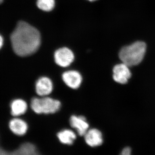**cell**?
<instances>
[{"mask_svg":"<svg viewBox=\"0 0 155 155\" xmlns=\"http://www.w3.org/2000/svg\"><path fill=\"white\" fill-rule=\"evenodd\" d=\"M4 44V39L2 36L0 34V49L2 48Z\"/></svg>","mask_w":155,"mask_h":155,"instance_id":"2e32d148","label":"cell"},{"mask_svg":"<svg viewBox=\"0 0 155 155\" xmlns=\"http://www.w3.org/2000/svg\"><path fill=\"white\" fill-rule=\"evenodd\" d=\"M11 114L18 116L25 114L27 110V103L22 99H16L12 102L11 105Z\"/></svg>","mask_w":155,"mask_h":155,"instance_id":"8fae6325","label":"cell"},{"mask_svg":"<svg viewBox=\"0 0 155 155\" xmlns=\"http://www.w3.org/2000/svg\"><path fill=\"white\" fill-rule=\"evenodd\" d=\"M52 81L47 77H42L39 78L35 84V90L37 94L40 96L45 97L52 92Z\"/></svg>","mask_w":155,"mask_h":155,"instance_id":"52a82bcc","label":"cell"},{"mask_svg":"<svg viewBox=\"0 0 155 155\" xmlns=\"http://www.w3.org/2000/svg\"><path fill=\"white\" fill-rule=\"evenodd\" d=\"M70 125L76 130L78 135L84 136L88 130L89 124L83 116H72L69 120Z\"/></svg>","mask_w":155,"mask_h":155,"instance_id":"ba28073f","label":"cell"},{"mask_svg":"<svg viewBox=\"0 0 155 155\" xmlns=\"http://www.w3.org/2000/svg\"><path fill=\"white\" fill-rule=\"evenodd\" d=\"M54 60L58 66L67 67L73 62L74 55L72 51L68 48H61L55 52Z\"/></svg>","mask_w":155,"mask_h":155,"instance_id":"277c9868","label":"cell"},{"mask_svg":"<svg viewBox=\"0 0 155 155\" xmlns=\"http://www.w3.org/2000/svg\"><path fill=\"white\" fill-rule=\"evenodd\" d=\"M57 136L61 143L69 145L73 144L76 138L75 134L69 129L61 130L57 134Z\"/></svg>","mask_w":155,"mask_h":155,"instance_id":"7c38bea8","label":"cell"},{"mask_svg":"<svg viewBox=\"0 0 155 155\" xmlns=\"http://www.w3.org/2000/svg\"><path fill=\"white\" fill-rule=\"evenodd\" d=\"M3 2V0H0V4H1V3H2Z\"/></svg>","mask_w":155,"mask_h":155,"instance_id":"ac0fdd59","label":"cell"},{"mask_svg":"<svg viewBox=\"0 0 155 155\" xmlns=\"http://www.w3.org/2000/svg\"><path fill=\"white\" fill-rule=\"evenodd\" d=\"M131 153V149L130 148L126 147L124 148L122 151L121 154L122 155H130Z\"/></svg>","mask_w":155,"mask_h":155,"instance_id":"9a60e30c","label":"cell"},{"mask_svg":"<svg viewBox=\"0 0 155 155\" xmlns=\"http://www.w3.org/2000/svg\"><path fill=\"white\" fill-rule=\"evenodd\" d=\"M7 153L4 150L2 149H0V155H5L7 154Z\"/></svg>","mask_w":155,"mask_h":155,"instance_id":"e0dca14e","label":"cell"},{"mask_svg":"<svg viewBox=\"0 0 155 155\" xmlns=\"http://www.w3.org/2000/svg\"><path fill=\"white\" fill-rule=\"evenodd\" d=\"M88 1H90V2H94V1H96V0H88Z\"/></svg>","mask_w":155,"mask_h":155,"instance_id":"d6986e66","label":"cell"},{"mask_svg":"<svg viewBox=\"0 0 155 155\" xmlns=\"http://www.w3.org/2000/svg\"><path fill=\"white\" fill-rule=\"evenodd\" d=\"M62 78L67 86L73 89L78 88L82 81L80 73L75 70H70L63 73Z\"/></svg>","mask_w":155,"mask_h":155,"instance_id":"8992f818","label":"cell"},{"mask_svg":"<svg viewBox=\"0 0 155 155\" xmlns=\"http://www.w3.org/2000/svg\"><path fill=\"white\" fill-rule=\"evenodd\" d=\"M146 45L142 41H137L122 48L119 53L120 60L128 67L138 65L144 58Z\"/></svg>","mask_w":155,"mask_h":155,"instance_id":"7a4b0ae2","label":"cell"},{"mask_svg":"<svg viewBox=\"0 0 155 155\" xmlns=\"http://www.w3.org/2000/svg\"><path fill=\"white\" fill-rule=\"evenodd\" d=\"M31 107L37 114H52L58 112L61 107L59 101L49 97L33 98L31 102Z\"/></svg>","mask_w":155,"mask_h":155,"instance_id":"3957f363","label":"cell"},{"mask_svg":"<svg viewBox=\"0 0 155 155\" xmlns=\"http://www.w3.org/2000/svg\"><path fill=\"white\" fill-rule=\"evenodd\" d=\"M36 147L30 143L22 144L18 149L14 151L11 154L21 155H35L38 154Z\"/></svg>","mask_w":155,"mask_h":155,"instance_id":"4fadbf2b","label":"cell"},{"mask_svg":"<svg viewBox=\"0 0 155 155\" xmlns=\"http://www.w3.org/2000/svg\"><path fill=\"white\" fill-rule=\"evenodd\" d=\"M84 137L87 144L89 146L98 147L102 144V134L99 130L96 128L88 130Z\"/></svg>","mask_w":155,"mask_h":155,"instance_id":"9c48e42d","label":"cell"},{"mask_svg":"<svg viewBox=\"0 0 155 155\" xmlns=\"http://www.w3.org/2000/svg\"><path fill=\"white\" fill-rule=\"evenodd\" d=\"M128 67L123 63L116 65L113 69V78L114 81L121 84L127 83L131 75Z\"/></svg>","mask_w":155,"mask_h":155,"instance_id":"5b68a950","label":"cell"},{"mask_svg":"<svg viewBox=\"0 0 155 155\" xmlns=\"http://www.w3.org/2000/svg\"><path fill=\"white\" fill-rule=\"evenodd\" d=\"M11 40L14 52L20 57L32 54L38 49L41 44L38 31L24 21L18 22L11 34Z\"/></svg>","mask_w":155,"mask_h":155,"instance_id":"6da1fadb","label":"cell"},{"mask_svg":"<svg viewBox=\"0 0 155 155\" xmlns=\"http://www.w3.org/2000/svg\"><path fill=\"white\" fill-rule=\"evenodd\" d=\"M9 127L14 134L22 136L25 134L27 132L28 126L26 122L24 120L15 118L10 121Z\"/></svg>","mask_w":155,"mask_h":155,"instance_id":"30bf717a","label":"cell"},{"mask_svg":"<svg viewBox=\"0 0 155 155\" xmlns=\"http://www.w3.org/2000/svg\"><path fill=\"white\" fill-rule=\"evenodd\" d=\"M37 5L38 7L45 11H52L55 6L54 0H37Z\"/></svg>","mask_w":155,"mask_h":155,"instance_id":"5bb4252c","label":"cell"}]
</instances>
